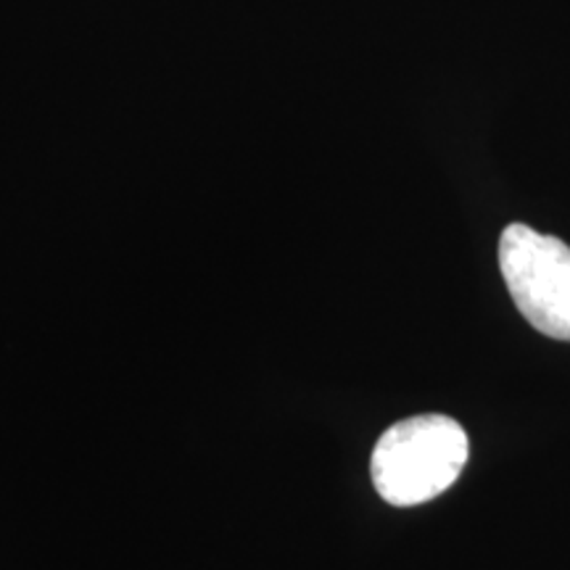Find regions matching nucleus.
I'll return each mask as SVG.
<instances>
[{
	"instance_id": "2",
	"label": "nucleus",
	"mask_w": 570,
	"mask_h": 570,
	"mask_svg": "<svg viewBox=\"0 0 570 570\" xmlns=\"http://www.w3.org/2000/svg\"><path fill=\"white\" fill-rule=\"evenodd\" d=\"M499 269L520 315L544 336L570 341V246L515 223L499 238Z\"/></svg>"
},
{
	"instance_id": "1",
	"label": "nucleus",
	"mask_w": 570,
	"mask_h": 570,
	"mask_svg": "<svg viewBox=\"0 0 570 570\" xmlns=\"http://www.w3.org/2000/svg\"><path fill=\"white\" fill-rule=\"evenodd\" d=\"M468 462V433L446 415H417L391 425L373 449L370 475L394 508L436 499L460 479Z\"/></svg>"
}]
</instances>
